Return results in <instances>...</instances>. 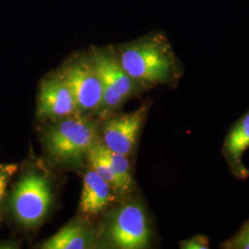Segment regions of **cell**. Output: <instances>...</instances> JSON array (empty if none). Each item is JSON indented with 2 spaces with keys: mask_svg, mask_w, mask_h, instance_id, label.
I'll use <instances>...</instances> for the list:
<instances>
[{
  "mask_svg": "<svg viewBox=\"0 0 249 249\" xmlns=\"http://www.w3.org/2000/svg\"><path fill=\"white\" fill-rule=\"evenodd\" d=\"M116 54L124 71L144 89L176 87L184 74L169 39L160 31L119 46Z\"/></svg>",
  "mask_w": 249,
  "mask_h": 249,
  "instance_id": "1",
  "label": "cell"
},
{
  "mask_svg": "<svg viewBox=\"0 0 249 249\" xmlns=\"http://www.w3.org/2000/svg\"><path fill=\"white\" fill-rule=\"evenodd\" d=\"M96 124L86 116H69L51 125L45 134L46 149L58 161H75L88 154L97 142Z\"/></svg>",
  "mask_w": 249,
  "mask_h": 249,
  "instance_id": "2",
  "label": "cell"
},
{
  "mask_svg": "<svg viewBox=\"0 0 249 249\" xmlns=\"http://www.w3.org/2000/svg\"><path fill=\"white\" fill-rule=\"evenodd\" d=\"M108 238L117 249L149 248L151 224L145 207L140 200H128L117 208L109 223Z\"/></svg>",
  "mask_w": 249,
  "mask_h": 249,
  "instance_id": "3",
  "label": "cell"
},
{
  "mask_svg": "<svg viewBox=\"0 0 249 249\" xmlns=\"http://www.w3.org/2000/svg\"><path fill=\"white\" fill-rule=\"evenodd\" d=\"M91 58L98 72L103 86V103L105 111L115 109L126 99L145 89L124 71L115 52L94 48Z\"/></svg>",
  "mask_w": 249,
  "mask_h": 249,
  "instance_id": "4",
  "label": "cell"
},
{
  "mask_svg": "<svg viewBox=\"0 0 249 249\" xmlns=\"http://www.w3.org/2000/svg\"><path fill=\"white\" fill-rule=\"evenodd\" d=\"M11 203L19 223L27 227L40 224L52 203V192L48 181L36 173L27 175L17 184Z\"/></svg>",
  "mask_w": 249,
  "mask_h": 249,
  "instance_id": "5",
  "label": "cell"
},
{
  "mask_svg": "<svg viewBox=\"0 0 249 249\" xmlns=\"http://www.w3.org/2000/svg\"><path fill=\"white\" fill-rule=\"evenodd\" d=\"M75 99L78 112L98 110L103 103V86L92 58H76L57 73Z\"/></svg>",
  "mask_w": 249,
  "mask_h": 249,
  "instance_id": "6",
  "label": "cell"
},
{
  "mask_svg": "<svg viewBox=\"0 0 249 249\" xmlns=\"http://www.w3.org/2000/svg\"><path fill=\"white\" fill-rule=\"evenodd\" d=\"M148 107L142 105L131 113L108 119L103 127L102 142L110 151L129 156L146 119Z\"/></svg>",
  "mask_w": 249,
  "mask_h": 249,
  "instance_id": "7",
  "label": "cell"
},
{
  "mask_svg": "<svg viewBox=\"0 0 249 249\" xmlns=\"http://www.w3.org/2000/svg\"><path fill=\"white\" fill-rule=\"evenodd\" d=\"M77 112V105L71 90L57 74L42 80L37 107L39 117L63 118Z\"/></svg>",
  "mask_w": 249,
  "mask_h": 249,
  "instance_id": "8",
  "label": "cell"
},
{
  "mask_svg": "<svg viewBox=\"0 0 249 249\" xmlns=\"http://www.w3.org/2000/svg\"><path fill=\"white\" fill-rule=\"evenodd\" d=\"M249 148V111L239 118L226 135L223 146V154L234 177L245 179L249 176L242 158Z\"/></svg>",
  "mask_w": 249,
  "mask_h": 249,
  "instance_id": "9",
  "label": "cell"
},
{
  "mask_svg": "<svg viewBox=\"0 0 249 249\" xmlns=\"http://www.w3.org/2000/svg\"><path fill=\"white\" fill-rule=\"evenodd\" d=\"M115 190L94 170L89 169L83 177L80 196V211L83 213L97 214L113 202Z\"/></svg>",
  "mask_w": 249,
  "mask_h": 249,
  "instance_id": "10",
  "label": "cell"
},
{
  "mask_svg": "<svg viewBox=\"0 0 249 249\" xmlns=\"http://www.w3.org/2000/svg\"><path fill=\"white\" fill-rule=\"evenodd\" d=\"M87 229L80 223H70L64 226L50 239L42 245L45 249H83L91 245Z\"/></svg>",
  "mask_w": 249,
  "mask_h": 249,
  "instance_id": "11",
  "label": "cell"
},
{
  "mask_svg": "<svg viewBox=\"0 0 249 249\" xmlns=\"http://www.w3.org/2000/svg\"><path fill=\"white\" fill-rule=\"evenodd\" d=\"M103 150L117 178L119 185V195L127 196L131 193L133 188V178L128 156L110 151L104 144Z\"/></svg>",
  "mask_w": 249,
  "mask_h": 249,
  "instance_id": "12",
  "label": "cell"
},
{
  "mask_svg": "<svg viewBox=\"0 0 249 249\" xmlns=\"http://www.w3.org/2000/svg\"><path fill=\"white\" fill-rule=\"evenodd\" d=\"M91 169L94 170L99 176L104 178L107 183L112 187L117 194H119V185L112 166L107 158L104 150L103 143L98 141L89 149L87 154Z\"/></svg>",
  "mask_w": 249,
  "mask_h": 249,
  "instance_id": "13",
  "label": "cell"
},
{
  "mask_svg": "<svg viewBox=\"0 0 249 249\" xmlns=\"http://www.w3.org/2000/svg\"><path fill=\"white\" fill-rule=\"evenodd\" d=\"M223 249H249V222L230 240L223 245Z\"/></svg>",
  "mask_w": 249,
  "mask_h": 249,
  "instance_id": "14",
  "label": "cell"
},
{
  "mask_svg": "<svg viewBox=\"0 0 249 249\" xmlns=\"http://www.w3.org/2000/svg\"><path fill=\"white\" fill-rule=\"evenodd\" d=\"M209 239L205 235H195L180 243L183 249H208L210 247Z\"/></svg>",
  "mask_w": 249,
  "mask_h": 249,
  "instance_id": "15",
  "label": "cell"
},
{
  "mask_svg": "<svg viewBox=\"0 0 249 249\" xmlns=\"http://www.w3.org/2000/svg\"><path fill=\"white\" fill-rule=\"evenodd\" d=\"M9 171L7 170L0 169V200L2 198V196L5 193V189L7 187V183H8V178H9Z\"/></svg>",
  "mask_w": 249,
  "mask_h": 249,
  "instance_id": "16",
  "label": "cell"
}]
</instances>
